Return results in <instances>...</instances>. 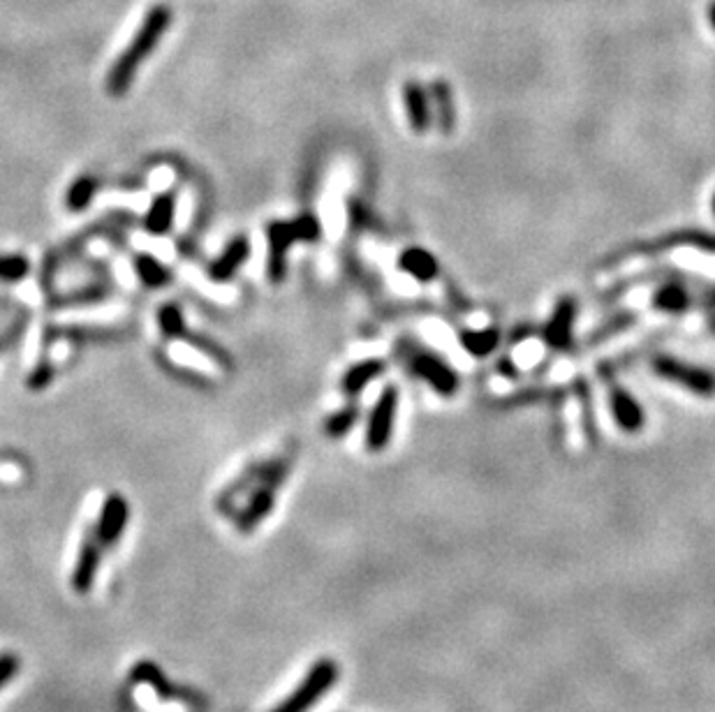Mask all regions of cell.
I'll return each instance as SVG.
<instances>
[{
  "mask_svg": "<svg viewBox=\"0 0 715 712\" xmlns=\"http://www.w3.org/2000/svg\"><path fill=\"white\" fill-rule=\"evenodd\" d=\"M169 24H172V10L167 5H156L146 14L144 24L139 26V31L132 37L128 49L116 58L112 70L107 74V91L114 98H123L130 91L132 81L137 77L139 65L153 54V49L158 47L160 37L167 33Z\"/></svg>",
  "mask_w": 715,
  "mask_h": 712,
  "instance_id": "1",
  "label": "cell"
},
{
  "mask_svg": "<svg viewBox=\"0 0 715 712\" xmlns=\"http://www.w3.org/2000/svg\"><path fill=\"white\" fill-rule=\"evenodd\" d=\"M320 236V222L315 215H299L292 222H269V278L271 283H280L285 278V257L294 241H315Z\"/></svg>",
  "mask_w": 715,
  "mask_h": 712,
  "instance_id": "2",
  "label": "cell"
},
{
  "mask_svg": "<svg viewBox=\"0 0 715 712\" xmlns=\"http://www.w3.org/2000/svg\"><path fill=\"white\" fill-rule=\"evenodd\" d=\"M338 664L334 659H320L311 666L304 680L299 682L297 689L278 703L271 712H308L315 708L324 694L331 692V687L338 682Z\"/></svg>",
  "mask_w": 715,
  "mask_h": 712,
  "instance_id": "3",
  "label": "cell"
},
{
  "mask_svg": "<svg viewBox=\"0 0 715 712\" xmlns=\"http://www.w3.org/2000/svg\"><path fill=\"white\" fill-rule=\"evenodd\" d=\"M653 373L662 377V380L678 384V387L688 389L699 398H713L715 396V373L709 368L695 366V363L674 359L669 354H658L651 361Z\"/></svg>",
  "mask_w": 715,
  "mask_h": 712,
  "instance_id": "4",
  "label": "cell"
},
{
  "mask_svg": "<svg viewBox=\"0 0 715 712\" xmlns=\"http://www.w3.org/2000/svg\"><path fill=\"white\" fill-rule=\"evenodd\" d=\"M396 410H398V391L394 384H389V387H385V391L380 393L378 403L373 405L371 417H368V426H366L368 451L378 454V451H385L387 444L392 442Z\"/></svg>",
  "mask_w": 715,
  "mask_h": 712,
  "instance_id": "5",
  "label": "cell"
},
{
  "mask_svg": "<svg viewBox=\"0 0 715 712\" xmlns=\"http://www.w3.org/2000/svg\"><path fill=\"white\" fill-rule=\"evenodd\" d=\"M408 366L412 375L419 377V380H424L429 387H433V391L440 393V396L449 398L459 391L461 382L459 377H456L454 368L433 352L415 350L408 356Z\"/></svg>",
  "mask_w": 715,
  "mask_h": 712,
  "instance_id": "6",
  "label": "cell"
},
{
  "mask_svg": "<svg viewBox=\"0 0 715 712\" xmlns=\"http://www.w3.org/2000/svg\"><path fill=\"white\" fill-rule=\"evenodd\" d=\"M128 518H130V504L119 493L107 495L105 502H102L98 523H95V537L102 546H116L119 539L123 537L125 528H128Z\"/></svg>",
  "mask_w": 715,
  "mask_h": 712,
  "instance_id": "7",
  "label": "cell"
},
{
  "mask_svg": "<svg viewBox=\"0 0 715 712\" xmlns=\"http://www.w3.org/2000/svg\"><path fill=\"white\" fill-rule=\"evenodd\" d=\"M285 463H276L274 465V474L267 479V484H264L260 491H257L253 498H250L248 502V507L243 509V514L239 516V528L243 532H250V530H255L257 525H260L264 518H267L271 514V509H274V504H276V493H274V484H278L280 479H283V474H285Z\"/></svg>",
  "mask_w": 715,
  "mask_h": 712,
  "instance_id": "8",
  "label": "cell"
},
{
  "mask_svg": "<svg viewBox=\"0 0 715 712\" xmlns=\"http://www.w3.org/2000/svg\"><path fill=\"white\" fill-rule=\"evenodd\" d=\"M100 555H102V544L95 537V532H86L84 541H81L75 569H72V588H75L79 595H86V592L93 590L95 576H98L100 569Z\"/></svg>",
  "mask_w": 715,
  "mask_h": 712,
  "instance_id": "9",
  "label": "cell"
},
{
  "mask_svg": "<svg viewBox=\"0 0 715 712\" xmlns=\"http://www.w3.org/2000/svg\"><path fill=\"white\" fill-rule=\"evenodd\" d=\"M574 320H577V301H574L572 296H565V299L558 301L554 315H551V320L544 326V343L554 347V350H567V347L572 345Z\"/></svg>",
  "mask_w": 715,
  "mask_h": 712,
  "instance_id": "10",
  "label": "cell"
},
{
  "mask_svg": "<svg viewBox=\"0 0 715 712\" xmlns=\"http://www.w3.org/2000/svg\"><path fill=\"white\" fill-rule=\"evenodd\" d=\"M609 403H611V414H614L618 428L623 433L635 435L646 424V414L641 410V405L637 403V398L632 396L628 389L618 387V384H611L609 391Z\"/></svg>",
  "mask_w": 715,
  "mask_h": 712,
  "instance_id": "11",
  "label": "cell"
},
{
  "mask_svg": "<svg viewBox=\"0 0 715 712\" xmlns=\"http://www.w3.org/2000/svg\"><path fill=\"white\" fill-rule=\"evenodd\" d=\"M403 102H405V111H408L410 128L419 132V135H424V132L429 130L433 118L429 91H426L419 81H408V84L403 86Z\"/></svg>",
  "mask_w": 715,
  "mask_h": 712,
  "instance_id": "12",
  "label": "cell"
},
{
  "mask_svg": "<svg viewBox=\"0 0 715 712\" xmlns=\"http://www.w3.org/2000/svg\"><path fill=\"white\" fill-rule=\"evenodd\" d=\"M250 255V243L246 236H237V239H232L227 243V248L223 250V255H220L216 262L209 266V276L216 280V283H227L234 273H237L243 262H246Z\"/></svg>",
  "mask_w": 715,
  "mask_h": 712,
  "instance_id": "13",
  "label": "cell"
},
{
  "mask_svg": "<svg viewBox=\"0 0 715 712\" xmlns=\"http://www.w3.org/2000/svg\"><path fill=\"white\" fill-rule=\"evenodd\" d=\"M398 269L419 280V283H431V280L438 278L440 264L429 250L408 248L401 252V257H398Z\"/></svg>",
  "mask_w": 715,
  "mask_h": 712,
  "instance_id": "14",
  "label": "cell"
},
{
  "mask_svg": "<svg viewBox=\"0 0 715 712\" xmlns=\"http://www.w3.org/2000/svg\"><path fill=\"white\" fill-rule=\"evenodd\" d=\"M429 98H431V109L438 118V128L449 135L456 125V107H454V93L452 86L447 84L445 79L433 81L429 88Z\"/></svg>",
  "mask_w": 715,
  "mask_h": 712,
  "instance_id": "15",
  "label": "cell"
},
{
  "mask_svg": "<svg viewBox=\"0 0 715 712\" xmlns=\"http://www.w3.org/2000/svg\"><path fill=\"white\" fill-rule=\"evenodd\" d=\"M382 373H385V361H380V359H366L361 363H355V366H352L348 373L343 375L341 389L345 396L355 398L375 380V377H380Z\"/></svg>",
  "mask_w": 715,
  "mask_h": 712,
  "instance_id": "16",
  "label": "cell"
},
{
  "mask_svg": "<svg viewBox=\"0 0 715 712\" xmlns=\"http://www.w3.org/2000/svg\"><path fill=\"white\" fill-rule=\"evenodd\" d=\"M695 303H697L695 294H692L688 287L678 283L662 285L658 292L653 294V308L660 310V313H672V315L685 313V310H690Z\"/></svg>",
  "mask_w": 715,
  "mask_h": 712,
  "instance_id": "17",
  "label": "cell"
},
{
  "mask_svg": "<svg viewBox=\"0 0 715 712\" xmlns=\"http://www.w3.org/2000/svg\"><path fill=\"white\" fill-rule=\"evenodd\" d=\"M172 222H174V197L172 195L156 197V202H153L149 213H146V220H144L146 232L162 236L172 229Z\"/></svg>",
  "mask_w": 715,
  "mask_h": 712,
  "instance_id": "18",
  "label": "cell"
},
{
  "mask_svg": "<svg viewBox=\"0 0 715 712\" xmlns=\"http://www.w3.org/2000/svg\"><path fill=\"white\" fill-rule=\"evenodd\" d=\"M135 271L139 280H142V285L158 289V287H167L172 283V273H169L167 266H162L156 257L151 255H137L135 257Z\"/></svg>",
  "mask_w": 715,
  "mask_h": 712,
  "instance_id": "19",
  "label": "cell"
},
{
  "mask_svg": "<svg viewBox=\"0 0 715 712\" xmlns=\"http://www.w3.org/2000/svg\"><path fill=\"white\" fill-rule=\"evenodd\" d=\"M500 343V331L498 329H484V331H463L461 333V345L463 350L473 356H489L496 350Z\"/></svg>",
  "mask_w": 715,
  "mask_h": 712,
  "instance_id": "20",
  "label": "cell"
},
{
  "mask_svg": "<svg viewBox=\"0 0 715 712\" xmlns=\"http://www.w3.org/2000/svg\"><path fill=\"white\" fill-rule=\"evenodd\" d=\"M98 188H100L98 178L81 176L68 188V195H65V204H68L70 211L81 213L88 204L93 202V197H95V192H98Z\"/></svg>",
  "mask_w": 715,
  "mask_h": 712,
  "instance_id": "21",
  "label": "cell"
},
{
  "mask_svg": "<svg viewBox=\"0 0 715 712\" xmlns=\"http://www.w3.org/2000/svg\"><path fill=\"white\" fill-rule=\"evenodd\" d=\"M357 419H359V410L355 405L343 407V410L334 412L327 421H324V435H329V437H334V440H338V437H343V435L350 433Z\"/></svg>",
  "mask_w": 715,
  "mask_h": 712,
  "instance_id": "22",
  "label": "cell"
},
{
  "mask_svg": "<svg viewBox=\"0 0 715 712\" xmlns=\"http://www.w3.org/2000/svg\"><path fill=\"white\" fill-rule=\"evenodd\" d=\"M31 271L24 255H0V283H19Z\"/></svg>",
  "mask_w": 715,
  "mask_h": 712,
  "instance_id": "23",
  "label": "cell"
},
{
  "mask_svg": "<svg viewBox=\"0 0 715 712\" xmlns=\"http://www.w3.org/2000/svg\"><path fill=\"white\" fill-rule=\"evenodd\" d=\"M667 246H692V248H699L706 252H715V236L706 234V232H681V234L669 236V239L665 241V248Z\"/></svg>",
  "mask_w": 715,
  "mask_h": 712,
  "instance_id": "24",
  "label": "cell"
},
{
  "mask_svg": "<svg viewBox=\"0 0 715 712\" xmlns=\"http://www.w3.org/2000/svg\"><path fill=\"white\" fill-rule=\"evenodd\" d=\"M158 322H160V329L172 338H183V333H186V324H183L181 310L172 306V303H169V306H162L158 310Z\"/></svg>",
  "mask_w": 715,
  "mask_h": 712,
  "instance_id": "25",
  "label": "cell"
},
{
  "mask_svg": "<svg viewBox=\"0 0 715 712\" xmlns=\"http://www.w3.org/2000/svg\"><path fill=\"white\" fill-rule=\"evenodd\" d=\"M19 673V657L12 652H3L0 655V689H3L12 678H17Z\"/></svg>",
  "mask_w": 715,
  "mask_h": 712,
  "instance_id": "26",
  "label": "cell"
},
{
  "mask_svg": "<svg viewBox=\"0 0 715 712\" xmlns=\"http://www.w3.org/2000/svg\"><path fill=\"white\" fill-rule=\"evenodd\" d=\"M51 380H54V368H51L49 363H40V366L31 373V377H28V387L40 391L44 387H49Z\"/></svg>",
  "mask_w": 715,
  "mask_h": 712,
  "instance_id": "27",
  "label": "cell"
},
{
  "mask_svg": "<svg viewBox=\"0 0 715 712\" xmlns=\"http://www.w3.org/2000/svg\"><path fill=\"white\" fill-rule=\"evenodd\" d=\"M17 336H19V329H12V331L3 333V336H0V352H5L7 347L12 345V340H17Z\"/></svg>",
  "mask_w": 715,
  "mask_h": 712,
  "instance_id": "28",
  "label": "cell"
},
{
  "mask_svg": "<svg viewBox=\"0 0 715 712\" xmlns=\"http://www.w3.org/2000/svg\"><path fill=\"white\" fill-rule=\"evenodd\" d=\"M706 14H709V24H711V28L715 31V0L709 5V12H706Z\"/></svg>",
  "mask_w": 715,
  "mask_h": 712,
  "instance_id": "29",
  "label": "cell"
},
{
  "mask_svg": "<svg viewBox=\"0 0 715 712\" xmlns=\"http://www.w3.org/2000/svg\"><path fill=\"white\" fill-rule=\"evenodd\" d=\"M711 209H713V215H715V192H713V197H711Z\"/></svg>",
  "mask_w": 715,
  "mask_h": 712,
  "instance_id": "30",
  "label": "cell"
},
{
  "mask_svg": "<svg viewBox=\"0 0 715 712\" xmlns=\"http://www.w3.org/2000/svg\"><path fill=\"white\" fill-rule=\"evenodd\" d=\"M713 331H715V322H713Z\"/></svg>",
  "mask_w": 715,
  "mask_h": 712,
  "instance_id": "31",
  "label": "cell"
}]
</instances>
